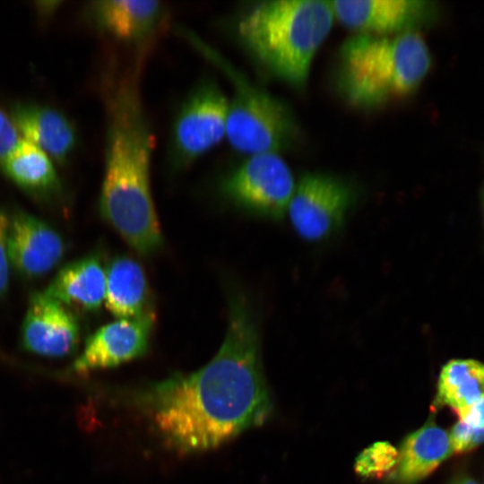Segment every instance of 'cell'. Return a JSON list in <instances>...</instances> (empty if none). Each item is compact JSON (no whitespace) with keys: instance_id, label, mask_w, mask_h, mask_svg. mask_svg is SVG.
Masks as SVG:
<instances>
[{"instance_id":"8992f818","label":"cell","mask_w":484,"mask_h":484,"mask_svg":"<svg viewBox=\"0 0 484 484\" xmlns=\"http://www.w3.org/2000/svg\"><path fill=\"white\" fill-rule=\"evenodd\" d=\"M295 187L290 167L275 152L249 155L221 184L223 194L236 205L274 220L287 213Z\"/></svg>"},{"instance_id":"30bf717a","label":"cell","mask_w":484,"mask_h":484,"mask_svg":"<svg viewBox=\"0 0 484 484\" xmlns=\"http://www.w3.org/2000/svg\"><path fill=\"white\" fill-rule=\"evenodd\" d=\"M154 323V314L150 310L136 317L118 318L103 325L87 339L73 369L83 374L115 367L143 356L149 348Z\"/></svg>"},{"instance_id":"44dd1931","label":"cell","mask_w":484,"mask_h":484,"mask_svg":"<svg viewBox=\"0 0 484 484\" xmlns=\"http://www.w3.org/2000/svg\"><path fill=\"white\" fill-rule=\"evenodd\" d=\"M449 436L454 454L466 453L484 443V428H472L458 420Z\"/></svg>"},{"instance_id":"9a60e30c","label":"cell","mask_w":484,"mask_h":484,"mask_svg":"<svg viewBox=\"0 0 484 484\" xmlns=\"http://www.w3.org/2000/svg\"><path fill=\"white\" fill-rule=\"evenodd\" d=\"M100 27L123 41H141L161 22L163 7L158 1L106 0L94 5Z\"/></svg>"},{"instance_id":"e0dca14e","label":"cell","mask_w":484,"mask_h":484,"mask_svg":"<svg viewBox=\"0 0 484 484\" xmlns=\"http://www.w3.org/2000/svg\"><path fill=\"white\" fill-rule=\"evenodd\" d=\"M104 301L117 318H133L150 311L146 277L136 261L127 256L111 261L106 273Z\"/></svg>"},{"instance_id":"d4e9b609","label":"cell","mask_w":484,"mask_h":484,"mask_svg":"<svg viewBox=\"0 0 484 484\" xmlns=\"http://www.w3.org/2000/svg\"><path fill=\"white\" fill-rule=\"evenodd\" d=\"M455 484H480L475 480L469 478V477H463L460 479Z\"/></svg>"},{"instance_id":"d6986e66","label":"cell","mask_w":484,"mask_h":484,"mask_svg":"<svg viewBox=\"0 0 484 484\" xmlns=\"http://www.w3.org/2000/svg\"><path fill=\"white\" fill-rule=\"evenodd\" d=\"M1 167L9 178L29 191L47 192L58 186L56 170L48 154L25 139Z\"/></svg>"},{"instance_id":"cb8c5ba5","label":"cell","mask_w":484,"mask_h":484,"mask_svg":"<svg viewBox=\"0 0 484 484\" xmlns=\"http://www.w3.org/2000/svg\"><path fill=\"white\" fill-rule=\"evenodd\" d=\"M454 412L459 421L472 428H484V397Z\"/></svg>"},{"instance_id":"2e32d148","label":"cell","mask_w":484,"mask_h":484,"mask_svg":"<svg viewBox=\"0 0 484 484\" xmlns=\"http://www.w3.org/2000/svg\"><path fill=\"white\" fill-rule=\"evenodd\" d=\"M13 118L23 139L59 160H64L74 146L72 125L54 109L21 106L15 108Z\"/></svg>"},{"instance_id":"6da1fadb","label":"cell","mask_w":484,"mask_h":484,"mask_svg":"<svg viewBox=\"0 0 484 484\" xmlns=\"http://www.w3.org/2000/svg\"><path fill=\"white\" fill-rule=\"evenodd\" d=\"M225 339L203 367L174 374L134 392L132 402L163 443L178 454L205 452L263 424L272 400L258 334L244 301L230 303Z\"/></svg>"},{"instance_id":"7a4b0ae2","label":"cell","mask_w":484,"mask_h":484,"mask_svg":"<svg viewBox=\"0 0 484 484\" xmlns=\"http://www.w3.org/2000/svg\"><path fill=\"white\" fill-rule=\"evenodd\" d=\"M139 73V65L125 72L109 99L100 210L130 246L149 255L162 245V236L151 191L154 139Z\"/></svg>"},{"instance_id":"9c48e42d","label":"cell","mask_w":484,"mask_h":484,"mask_svg":"<svg viewBox=\"0 0 484 484\" xmlns=\"http://www.w3.org/2000/svg\"><path fill=\"white\" fill-rule=\"evenodd\" d=\"M334 16L359 33L380 36L418 30L433 21L436 7L428 0L330 1Z\"/></svg>"},{"instance_id":"3957f363","label":"cell","mask_w":484,"mask_h":484,"mask_svg":"<svg viewBox=\"0 0 484 484\" xmlns=\"http://www.w3.org/2000/svg\"><path fill=\"white\" fill-rule=\"evenodd\" d=\"M333 19L330 1H263L241 15L237 32L257 63L280 80L302 88Z\"/></svg>"},{"instance_id":"ba28073f","label":"cell","mask_w":484,"mask_h":484,"mask_svg":"<svg viewBox=\"0 0 484 484\" xmlns=\"http://www.w3.org/2000/svg\"><path fill=\"white\" fill-rule=\"evenodd\" d=\"M229 99L220 87L205 80L189 95L175 120L172 151L175 164L186 167L226 136Z\"/></svg>"},{"instance_id":"4fadbf2b","label":"cell","mask_w":484,"mask_h":484,"mask_svg":"<svg viewBox=\"0 0 484 484\" xmlns=\"http://www.w3.org/2000/svg\"><path fill=\"white\" fill-rule=\"evenodd\" d=\"M453 453L449 433L433 422L409 434L398 451L394 480L413 484L432 473Z\"/></svg>"},{"instance_id":"603a6c76","label":"cell","mask_w":484,"mask_h":484,"mask_svg":"<svg viewBox=\"0 0 484 484\" xmlns=\"http://www.w3.org/2000/svg\"><path fill=\"white\" fill-rule=\"evenodd\" d=\"M22 141L14 123L0 110V165Z\"/></svg>"},{"instance_id":"5b68a950","label":"cell","mask_w":484,"mask_h":484,"mask_svg":"<svg viewBox=\"0 0 484 484\" xmlns=\"http://www.w3.org/2000/svg\"><path fill=\"white\" fill-rule=\"evenodd\" d=\"M182 35L229 80L226 137L238 152L254 155L290 148L299 135L297 121L287 104L254 85L241 72L193 31Z\"/></svg>"},{"instance_id":"52a82bcc","label":"cell","mask_w":484,"mask_h":484,"mask_svg":"<svg viewBox=\"0 0 484 484\" xmlns=\"http://www.w3.org/2000/svg\"><path fill=\"white\" fill-rule=\"evenodd\" d=\"M353 199V188L345 180L326 173H307L296 184L287 213L298 236L316 242L339 229Z\"/></svg>"},{"instance_id":"ffe728a7","label":"cell","mask_w":484,"mask_h":484,"mask_svg":"<svg viewBox=\"0 0 484 484\" xmlns=\"http://www.w3.org/2000/svg\"><path fill=\"white\" fill-rule=\"evenodd\" d=\"M397 449L387 442H377L365 449L357 458L355 471L367 478H381L396 466Z\"/></svg>"},{"instance_id":"277c9868","label":"cell","mask_w":484,"mask_h":484,"mask_svg":"<svg viewBox=\"0 0 484 484\" xmlns=\"http://www.w3.org/2000/svg\"><path fill=\"white\" fill-rule=\"evenodd\" d=\"M432 65L418 30L380 36L358 33L339 51L337 86L352 106L376 108L414 92Z\"/></svg>"},{"instance_id":"ac0fdd59","label":"cell","mask_w":484,"mask_h":484,"mask_svg":"<svg viewBox=\"0 0 484 484\" xmlns=\"http://www.w3.org/2000/svg\"><path fill=\"white\" fill-rule=\"evenodd\" d=\"M484 397V363L474 359H454L441 368L435 405L454 411Z\"/></svg>"},{"instance_id":"5bb4252c","label":"cell","mask_w":484,"mask_h":484,"mask_svg":"<svg viewBox=\"0 0 484 484\" xmlns=\"http://www.w3.org/2000/svg\"><path fill=\"white\" fill-rule=\"evenodd\" d=\"M44 292L68 308L98 309L106 294V273L99 259L91 255L66 264Z\"/></svg>"},{"instance_id":"7402d4cb","label":"cell","mask_w":484,"mask_h":484,"mask_svg":"<svg viewBox=\"0 0 484 484\" xmlns=\"http://www.w3.org/2000/svg\"><path fill=\"white\" fill-rule=\"evenodd\" d=\"M10 220L0 211V297L8 289L10 275V258L8 253V230Z\"/></svg>"},{"instance_id":"484cf974","label":"cell","mask_w":484,"mask_h":484,"mask_svg":"<svg viewBox=\"0 0 484 484\" xmlns=\"http://www.w3.org/2000/svg\"><path fill=\"white\" fill-rule=\"evenodd\" d=\"M480 205H481V211H482L483 220H484V183L480 190Z\"/></svg>"},{"instance_id":"7c38bea8","label":"cell","mask_w":484,"mask_h":484,"mask_svg":"<svg viewBox=\"0 0 484 484\" xmlns=\"http://www.w3.org/2000/svg\"><path fill=\"white\" fill-rule=\"evenodd\" d=\"M64 251L62 238L48 223L23 212L10 219V263L22 275L34 278L48 273L61 261Z\"/></svg>"},{"instance_id":"8fae6325","label":"cell","mask_w":484,"mask_h":484,"mask_svg":"<svg viewBox=\"0 0 484 484\" xmlns=\"http://www.w3.org/2000/svg\"><path fill=\"white\" fill-rule=\"evenodd\" d=\"M79 336V324L70 308L44 291L31 296L22 327L25 350L62 358L75 350Z\"/></svg>"}]
</instances>
